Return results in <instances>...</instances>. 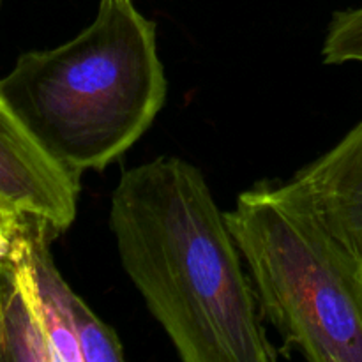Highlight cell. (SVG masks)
Segmentation results:
<instances>
[{"label": "cell", "instance_id": "cell-1", "mask_svg": "<svg viewBox=\"0 0 362 362\" xmlns=\"http://www.w3.org/2000/svg\"><path fill=\"white\" fill-rule=\"evenodd\" d=\"M110 226L124 271L184 362H274L235 239L200 170L161 156L126 170Z\"/></svg>", "mask_w": 362, "mask_h": 362}, {"label": "cell", "instance_id": "cell-2", "mask_svg": "<svg viewBox=\"0 0 362 362\" xmlns=\"http://www.w3.org/2000/svg\"><path fill=\"white\" fill-rule=\"evenodd\" d=\"M168 90L156 23L131 0H101L71 41L16 60L0 92L48 154L80 180L129 151Z\"/></svg>", "mask_w": 362, "mask_h": 362}, {"label": "cell", "instance_id": "cell-3", "mask_svg": "<svg viewBox=\"0 0 362 362\" xmlns=\"http://www.w3.org/2000/svg\"><path fill=\"white\" fill-rule=\"evenodd\" d=\"M258 310L311 362H362V267L272 184L225 212Z\"/></svg>", "mask_w": 362, "mask_h": 362}, {"label": "cell", "instance_id": "cell-4", "mask_svg": "<svg viewBox=\"0 0 362 362\" xmlns=\"http://www.w3.org/2000/svg\"><path fill=\"white\" fill-rule=\"evenodd\" d=\"M59 235L46 219L21 216L9 253L30 292L55 362H122L124 349L115 331L64 281L49 253Z\"/></svg>", "mask_w": 362, "mask_h": 362}, {"label": "cell", "instance_id": "cell-5", "mask_svg": "<svg viewBox=\"0 0 362 362\" xmlns=\"http://www.w3.org/2000/svg\"><path fill=\"white\" fill-rule=\"evenodd\" d=\"M274 187L362 267V120L322 158Z\"/></svg>", "mask_w": 362, "mask_h": 362}, {"label": "cell", "instance_id": "cell-6", "mask_svg": "<svg viewBox=\"0 0 362 362\" xmlns=\"http://www.w3.org/2000/svg\"><path fill=\"white\" fill-rule=\"evenodd\" d=\"M80 180L48 154L0 92V204L66 232L76 218Z\"/></svg>", "mask_w": 362, "mask_h": 362}, {"label": "cell", "instance_id": "cell-7", "mask_svg": "<svg viewBox=\"0 0 362 362\" xmlns=\"http://www.w3.org/2000/svg\"><path fill=\"white\" fill-rule=\"evenodd\" d=\"M55 362L20 267L11 253L0 255V362Z\"/></svg>", "mask_w": 362, "mask_h": 362}, {"label": "cell", "instance_id": "cell-8", "mask_svg": "<svg viewBox=\"0 0 362 362\" xmlns=\"http://www.w3.org/2000/svg\"><path fill=\"white\" fill-rule=\"evenodd\" d=\"M322 55L325 64H362V6L332 16Z\"/></svg>", "mask_w": 362, "mask_h": 362}, {"label": "cell", "instance_id": "cell-9", "mask_svg": "<svg viewBox=\"0 0 362 362\" xmlns=\"http://www.w3.org/2000/svg\"><path fill=\"white\" fill-rule=\"evenodd\" d=\"M20 218L21 214H18V212L11 211V209L4 207L0 204V255L9 251L11 240H13L14 232H16Z\"/></svg>", "mask_w": 362, "mask_h": 362}, {"label": "cell", "instance_id": "cell-10", "mask_svg": "<svg viewBox=\"0 0 362 362\" xmlns=\"http://www.w3.org/2000/svg\"><path fill=\"white\" fill-rule=\"evenodd\" d=\"M361 290H362V278H361Z\"/></svg>", "mask_w": 362, "mask_h": 362}, {"label": "cell", "instance_id": "cell-11", "mask_svg": "<svg viewBox=\"0 0 362 362\" xmlns=\"http://www.w3.org/2000/svg\"><path fill=\"white\" fill-rule=\"evenodd\" d=\"M0 4H2V0H0Z\"/></svg>", "mask_w": 362, "mask_h": 362}]
</instances>
